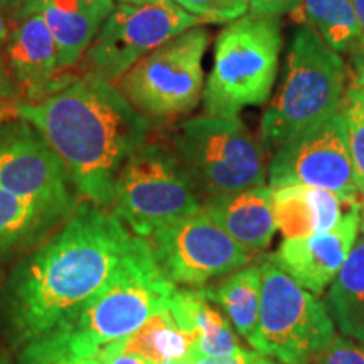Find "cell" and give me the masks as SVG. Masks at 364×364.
I'll list each match as a JSON object with an SVG mask.
<instances>
[{"label":"cell","instance_id":"836d02e7","mask_svg":"<svg viewBox=\"0 0 364 364\" xmlns=\"http://www.w3.org/2000/svg\"><path fill=\"white\" fill-rule=\"evenodd\" d=\"M353 83L359 91V97H361L364 103V49L361 53L356 54V59H354V76Z\"/></svg>","mask_w":364,"mask_h":364},{"label":"cell","instance_id":"277c9868","mask_svg":"<svg viewBox=\"0 0 364 364\" xmlns=\"http://www.w3.org/2000/svg\"><path fill=\"white\" fill-rule=\"evenodd\" d=\"M346 90L343 58L309 26L295 31L285 78L262 117L260 136L267 150H277L339 112Z\"/></svg>","mask_w":364,"mask_h":364},{"label":"cell","instance_id":"60d3db41","mask_svg":"<svg viewBox=\"0 0 364 364\" xmlns=\"http://www.w3.org/2000/svg\"><path fill=\"white\" fill-rule=\"evenodd\" d=\"M0 364H6V363H2V361H0Z\"/></svg>","mask_w":364,"mask_h":364},{"label":"cell","instance_id":"4fadbf2b","mask_svg":"<svg viewBox=\"0 0 364 364\" xmlns=\"http://www.w3.org/2000/svg\"><path fill=\"white\" fill-rule=\"evenodd\" d=\"M0 189L70 211L78 208V193L65 164L39 132L21 118L0 127Z\"/></svg>","mask_w":364,"mask_h":364},{"label":"cell","instance_id":"1f68e13d","mask_svg":"<svg viewBox=\"0 0 364 364\" xmlns=\"http://www.w3.org/2000/svg\"><path fill=\"white\" fill-rule=\"evenodd\" d=\"M21 90L9 73L6 61L0 56V102H11L19 97Z\"/></svg>","mask_w":364,"mask_h":364},{"label":"cell","instance_id":"74e56055","mask_svg":"<svg viewBox=\"0 0 364 364\" xmlns=\"http://www.w3.org/2000/svg\"><path fill=\"white\" fill-rule=\"evenodd\" d=\"M359 231L364 236V201L361 203V208H359Z\"/></svg>","mask_w":364,"mask_h":364},{"label":"cell","instance_id":"30bf717a","mask_svg":"<svg viewBox=\"0 0 364 364\" xmlns=\"http://www.w3.org/2000/svg\"><path fill=\"white\" fill-rule=\"evenodd\" d=\"M199 24L172 0L144 6L118 4L81 58L83 70L115 83L149 53Z\"/></svg>","mask_w":364,"mask_h":364},{"label":"cell","instance_id":"f1b7e54d","mask_svg":"<svg viewBox=\"0 0 364 364\" xmlns=\"http://www.w3.org/2000/svg\"><path fill=\"white\" fill-rule=\"evenodd\" d=\"M248 14L258 17H277L292 14L302 0H247Z\"/></svg>","mask_w":364,"mask_h":364},{"label":"cell","instance_id":"b9f144b4","mask_svg":"<svg viewBox=\"0 0 364 364\" xmlns=\"http://www.w3.org/2000/svg\"><path fill=\"white\" fill-rule=\"evenodd\" d=\"M258 358H260V356H258ZM257 363H258V359H257Z\"/></svg>","mask_w":364,"mask_h":364},{"label":"cell","instance_id":"2e32d148","mask_svg":"<svg viewBox=\"0 0 364 364\" xmlns=\"http://www.w3.org/2000/svg\"><path fill=\"white\" fill-rule=\"evenodd\" d=\"M14 21L38 12L58 46L59 70L75 66L85 56L103 22L115 9L113 0H9Z\"/></svg>","mask_w":364,"mask_h":364},{"label":"cell","instance_id":"cb8c5ba5","mask_svg":"<svg viewBox=\"0 0 364 364\" xmlns=\"http://www.w3.org/2000/svg\"><path fill=\"white\" fill-rule=\"evenodd\" d=\"M295 22L312 27L339 54L363 51L361 29L351 0H302L292 12Z\"/></svg>","mask_w":364,"mask_h":364},{"label":"cell","instance_id":"8fae6325","mask_svg":"<svg viewBox=\"0 0 364 364\" xmlns=\"http://www.w3.org/2000/svg\"><path fill=\"white\" fill-rule=\"evenodd\" d=\"M154 257L176 285L201 287L250 265L252 252L226 233L203 206L149 238Z\"/></svg>","mask_w":364,"mask_h":364},{"label":"cell","instance_id":"ac0fdd59","mask_svg":"<svg viewBox=\"0 0 364 364\" xmlns=\"http://www.w3.org/2000/svg\"><path fill=\"white\" fill-rule=\"evenodd\" d=\"M272 191L275 225L285 238L331 231L348 213L344 208L356 206L331 191L309 186L289 184Z\"/></svg>","mask_w":364,"mask_h":364},{"label":"cell","instance_id":"5b68a950","mask_svg":"<svg viewBox=\"0 0 364 364\" xmlns=\"http://www.w3.org/2000/svg\"><path fill=\"white\" fill-rule=\"evenodd\" d=\"M282 51L277 17L247 14L218 34L215 59L203 90L206 115L238 117L270 97Z\"/></svg>","mask_w":364,"mask_h":364},{"label":"cell","instance_id":"9c48e42d","mask_svg":"<svg viewBox=\"0 0 364 364\" xmlns=\"http://www.w3.org/2000/svg\"><path fill=\"white\" fill-rule=\"evenodd\" d=\"M208 44V29L191 27L132 66L118 80V90L147 118H176L193 112L203 98Z\"/></svg>","mask_w":364,"mask_h":364},{"label":"cell","instance_id":"f546056e","mask_svg":"<svg viewBox=\"0 0 364 364\" xmlns=\"http://www.w3.org/2000/svg\"><path fill=\"white\" fill-rule=\"evenodd\" d=\"M257 356L258 353L255 349L253 351L241 349V351L230 354V356H204V354L194 351L184 364H253Z\"/></svg>","mask_w":364,"mask_h":364},{"label":"cell","instance_id":"8d00e7d4","mask_svg":"<svg viewBox=\"0 0 364 364\" xmlns=\"http://www.w3.org/2000/svg\"><path fill=\"white\" fill-rule=\"evenodd\" d=\"M120 4H135V6H144V4H156L161 0H118Z\"/></svg>","mask_w":364,"mask_h":364},{"label":"cell","instance_id":"ba28073f","mask_svg":"<svg viewBox=\"0 0 364 364\" xmlns=\"http://www.w3.org/2000/svg\"><path fill=\"white\" fill-rule=\"evenodd\" d=\"M260 272V317L252 348L282 364H311L336 336L326 302L272 260H262Z\"/></svg>","mask_w":364,"mask_h":364},{"label":"cell","instance_id":"7402d4cb","mask_svg":"<svg viewBox=\"0 0 364 364\" xmlns=\"http://www.w3.org/2000/svg\"><path fill=\"white\" fill-rule=\"evenodd\" d=\"M326 307L341 334L364 344V236L327 287Z\"/></svg>","mask_w":364,"mask_h":364},{"label":"cell","instance_id":"d4e9b609","mask_svg":"<svg viewBox=\"0 0 364 364\" xmlns=\"http://www.w3.org/2000/svg\"><path fill=\"white\" fill-rule=\"evenodd\" d=\"M339 113L344 118L346 139L351 157L356 188L364 199V103L354 83L344 90Z\"/></svg>","mask_w":364,"mask_h":364},{"label":"cell","instance_id":"e0dca14e","mask_svg":"<svg viewBox=\"0 0 364 364\" xmlns=\"http://www.w3.org/2000/svg\"><path fill=\"white\" fill-rule=\"evenodd\" d=\"M203 209L231 238L252 253L265 250L275 236L277 225L270 186L209 199L203 204Z\"/></svg>","mask_w":364,"mask_h":364},{"label":"cell","instance_id":"d6a6232c","mask_svg":"<svg viewBox=\"0 0 364 364\" xmlns=\"http://www.w3.org/2000/svg\"><path fill=\"white\" fill-rule=\"evenodd\" d=\"M14 26L12 7L9 0H0V56H2L4 48H6L9 36H11Z\"/></svg>","mask_w":364,"mask_h":364},{"label":"cell","instance_id":"f35d334b","mask_svg":"<svg viewBox=\"0 0 364 364\" xmlns=\"http://www.w3.org/2000/svg\"><path fill=\"white\" fill-rule=\"evenodd\" d=\"M258 356H260V353H258ZM258 356H257V359H258ZM257 359H255V363H253V364H257Z\"/></svg>","mask_w":364,"mask_h":364},{"label":"cell","instance_id":"4316f807","mask_svg":"<svg viewBox=\"0 0 364 364\" xmlns=\"http://www.w3.org/2000/svg\"><path fill=\"white\" fill-rule=\"evenodd\" d=\"M203 24H230L247 16V0H172Z\"/></svg>","mask_w":364,"mask_h":364},{"label":"cell","instance_id":"7a4b0ae2","mask_svg":"<svg viewBox=\"0 0 364 364\" xmlns=\"http://www.w3.org/2000/svg\"><path fill=\"white\" fill-rule=\"evenodd\" d=\"M14 108L61 159L76 193L97 206H112L118 172L147 142L150 118L135 110L115 83L86 73Z\"/></svg>","mask_w":364,"mask_h":364},{"label":"cell","instance_id":"8992f818","mask_svg":"<svg viewBox=\"0 0 364 364\" xmlns=\"http://www.w3.org/2000/svg\"><path fill=\"white\" fill-rule=\"evenodd\" d=\"M174 150L201 201L265 186L263 145L240 117L204 115L182 122Z\"/></svg>","mask_w":364,"mask_h":364},{"label":"cell","instance_id":"ffe728a7","mask_svg":"<svg viewBox=\"0 0 364 364\" xmlns=\"http://www.w3.org/2000/svg\"><path fill=\"white\" fill-rule=\"evenodd\" d=\"M73 213L56 204L0 189V255L36 243Z\"/></svg>","mask_w":364,"mask_h":364},{"label":"cell","instance_id":"52a82bcc","mask_svg":"<svg viewBox=\"0 0 364 364\" xmlns=\"http://www.w3.org/2000/svg\"><path fill=\"white\" fill-rule=\"evenodd\" d=\"M201 206L176 150L161 142L140 145L118 172L113 188L112 211L132 233L147 240Z\"/></svg>","mask_w":364,"mask_h":364},{"label":"cell","instance_id":"7c38bea8","mask_svg":"<svg viewBox=\"0 0 364 364\" xmlns=\"http://www.w3.org/2000/svg\"><path fill=\"white\" fill-rule=\"evenodd\" d=\"M268 177L272 189L299 184L331 191L349 204L364 201L354 181L344 118L339 112L277 149Z\"/></svg>","mask_w":364,"mask_h":364},{"label":"cell","instance_id":"d590c367","mask_svg":"<svg viewBox=\"0 0 364 364\" xmlns=\"http://www.w3.org/2000/svg\"><path fill=\"white\" fill-rule=\"evenodd\" d=\"M16 107V105H14ZM16 115V108H11L9 102H0V122H6L7 117Z\"/></svg>","mask_w":364,"mask_h":364},{"label":"cell","instance_id":"4dcf8cb0","mask_svg":"<svg viewBox=\"0 0 364 364\" xmlns=\"http://www.w3.org/2000/svg\"><path fill=\"white\" fill-rule=\"evenodd\" d=\"M97 356L102 364H150L147 359L136 356V354L125 353L117 343H112L100 349Z\"/></svg>","mask_w":364,"mask_h":364},{"label":"cell","instance_id":"3957f363","mask_svg":"<svg viewBox=\"0 0 364 364\" xmlns=\"http://www.w3.org/2000/svg\"><path fill=\"white\" fill-rule=\"evenodd\" d=\"M176 290L177 285L159 267L150 241L135 235L108 284L56 331L76 351L97 354L105 346L129 338L152 314L167 307Z\"/></svg>","mask_w":364,"mask_h":364},{"label":"cell","instance_id":"603a6c76","mask_svg":"<svg viewBox=\"0 0 364 364\" xmlns=\"http://www.w3.org/2000/svg\"><path fill=\"white\" fill-rule=\"evenodd\" d=\"M208 299L220 306L240 338L252 346L258 329L262 295L260 263L247 265L226 277L215 289H204Z\"/></svg>","mask_w":364,"mask_h":364},{"label":"cell","instance_id":"484cf974","mask_svg":"<svg viewBox=\"0 0 364 364\" xmlns=\"http://www.w3.org/2000/svg\"><path fill=\"white\" fill-rule=\"evenodd\" d=\"M21 364H102L97 354L76 351L61 331L26 344Z\"/></svg>","mask_w":364,"mask_h":364},{"label":"cell","instance_id":"83f0119b","mask_svg":"<svg viewBox=\"0 0 364 364\" xmlns=\"http://www.w3.org/2000/svg\"><path fill=\"white\" fill-rule=\"evenodd\" d=\"M311 364H364V344L334 336Z\"/></svg>","mask_w":364,"mask_h":364},{"label":"cell","instance_id":"6da1fadb","mask_svg":"<svg viewBox=\"0 0 364 364\" xmlns=\"http://www.w3.org/2000/svg\"><path fill=\"white\" fill-rule=\"evenodd\" d=\"M134 240L113 211L78 204L11 279L6 314L14 338L29 344L71 322L108 284Z\"/></svg>","mask_w":364,"mask_h":364},{"label":"cell","instance_id":"5bb4252c","mask_svg":"<svg viewBox=\"0 0 364 364\" xmlns=\"http://www.w3.org/2000/svg\"><path fill=\"white\" fill-rule=\"evenodd\" d=\"M359 208L346 213L326 233L285 238L270 260L309 292L321 295L332 284L354 247L359 231Z\"/></svg>","mask_w":364,"mask_h":364},{"label":"cell","instance_id":"44dd1931","mask_svg":"<svg viewBox=\"0 0 364 364\" xmlns=\"http://www.w3.org/2000/svg\"><path fill=\"white\" fill-rule=\"evenodd\" d=\"M117 344L125 353L136 354L150 364H184L196 349V334L179 324L167 304Z\"/></svg>","mask_w":364,"mask_h":364},{"label":"cell","instance_id":"ab89813d","mask_svg":"<svg viewBox=\"0 0 364 364\" xmlns=\"http://www.w3.org/2000/svg\"><path fill=\"white\" fill-rule=\"evenodd\" d=\"M4 125V122H0V127H2Z\"/></svg>","mask_w":364,"mask_h":364},{"label":"cell","instance_id":"9a60e30c","mask_svg":"<svg viewBox=\"0 0 364 364\" xmlns=\"http://www.w3.org/2000/svg\"><path fill=\"white\" fill-rule=\"evenodd\" d=\"M2 58L26 102H38L66 81H58V46L38 12L14 21Z\"/></svg>","mask_w":364,"mask_h":364},{"label":"cell","instance_id":"d6986e66","mask_svg":"<svg viewBox=\"0 0 364 364\" xmlns=\"http://www.w3.org/2000/svg\"><path fill=\"white\" fill-rule=\"evenodd\" d=\"M169 309L184 329L196 334V353L204 356H230L243 349L228 317L213 306L204 289H177Z\"/></svg>","mask_w":364,"mask_h":364},{"label":"cell","instance_id":"e575fe53","mask_svg":"<svg viewBox=\"0 0 364 364\" xmlns=\"http://www.w3.org/2000/svg\"><path fill=\"white\" fill-rule=\"evenodd\" d=\"M354 12H356L359 29H361V39H363V49H364V0H351Z\"/></svg>","mask_w":364,"mask_h":364}]
</instances>
